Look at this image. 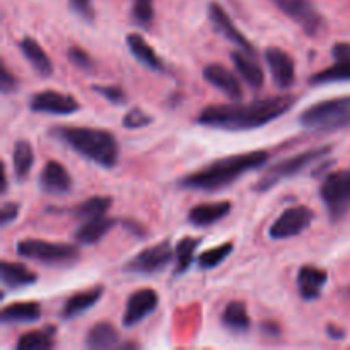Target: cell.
<instances>
[{"label": "cell", "mask_w": 350, "mask_h": 350, "mask_svg": "<svg viewBox=\"0 0 350 350\" xmlns=\"http://www.w3.org/2000/svg\"><path fill=\"white\" fill-rule=\"evenodd\" d=\"M296 103V94H280L255 99L246 105H212L198 113L197 123L228 132H248L272 123Z\"/></svg>", "instance_id": "6da1fadb"}, {"label": "cell", "mask_w": 350, "mask_h": 350, "mask_svg": "<svg viewBox=\"0 0 350 350\" xmlns=\"http://www.w3.org/2000/svg\"><path fill=\"white\" fill-rule=\"evenodd\" d=\"M270 159L269 150H250V152L234 154V156L221 157L200 170L188 173L187 176L180 178L178 185L185 190L198 191H217L224 190L229 185L238 181L250 171L265 166Z\"/></svg>", "instance_id": "7a4b0ae2"}, {"label": "cell", "mask_w": 350, "mask_h": 350, "mask_svg": "<svg viewBox=\"0 0 350 350\" xmlns=\"http://www.w3.org/2000/svg\"><path fill=\"white\" fill-rule=\"evenodd\" d=\"M48 133L79 156L85 157L105 170H111L118 164L120 144L109 130L94 129V126L57 125L51 126Z\"/></svg>", "instance_id": "3957f363"}, {"label": "cell", "mask_w": 350, "mask_h": 350, "mask_svg": "<svg viewBox=\"0 0 350 350\" xmlns=\"http://www.w3.org/2000/svg\"><path fill=\"white\" fill-rule=\"evenodd\" d=\"M299 125L310 132L332 133L350 126V96L325 99L308 106L299 115Z\"/></svg>", "instance_id": "277c9868"}, {"label": "cell", "mask_w": 350, "mask_h": 350, "mask_svg": "<svg viewBox=\"0 0 350 350\" xmlns=\"http://www.w3.org/2000/svg\"><path fill=\"white\" fill-rule=\"evenodd\" d=\"M332 150H334L332 146H320L314 147V149L303 150V152L296 154V156H291L287 157V159L280 161V163L273 164L272 167H269V170L263 173V176H260V180L256 181L253 190L260 191V193L272 190V188L275 187L277 183H280V181L296 176L301 171L308 170L311 164L318 163V161H323Z\"/></svg>", "instance_id": "5b68a950"}, {"label": "cell", "mask_w": 350, "mask_h": 350, "mask_svg": "<svg viewBox=\"0 0 350 350\" xmlns=\"http://www.w3.org/2000/svg\"><path fill=\"white\" fill-rule=\"evenodd\" d=\"M17 255L33 262L51 267L74 265L81 258V252L70 243H51L44 239H21L16 245Z\"/></svg>", "instance_id": "8992f818"}, {"label": "cell", "mask_w": 350, "mask_h": 350, "mask_svg": "<svg viewBox=\"0 0 350 350\" xmlns=\"http://www.w3.org/2000/svg\"><path fill=\"white\" fill-rule=\"evenodd\" d=\"M320 198L330 221H342L350 211V170L328 173L320 187Z\"/></svg>", "instance_id": "52a82bcc"}, {"label": "cell", "mask_w": 350, "mask_h": 350, "mask_svg": "<svg viewBox=\"0 0 350 350\" xmlns=\"http://www.w3.org/2000/svg\"><path fill=\"white\" fill-rule=\"evenodd\" d=\"M273 5L297 24L308 36L318 38L327 29V21L313 0H272Z\"/></svg>", "instance_id": "ba28073f"}, {"label": "cell", "mask_w": 350, "mask_h": 350, "mask_svg": "<svg viewBox=\"0 0 350 350\" xmlns=\"http://www.w3.org/2000/svg\"><path fill=\"white\" fill-rule=\"evenodd\" d=\"M174 252L170 239H163L157 245L147 246L142 252L137 253L133 258L123 265V270L130 273H139V275H152L166 269L173 260Z\"/></svg>", "instance_id": "9c48e42d"}, {"label": "cell", "mask_w": 350, "mask_h": 350, "mask_svg": "<svg viewBox=\"0 0 350 350\" xmlns=\"http://www.w3.org/2000/svg\"><path fill=\"white\" fill-rule=\"evenodd\" d=\"M314 219V212L306 205H294L286 208L269 229V236L275 241L299 236L306 231Z\"/></svg>", "instance_id": "30bf717a"}, {"label": "cell", "mask_w": 350, "mask_h": 350, "mask_svg": "<svg viewBox=\"0 0 350 350\" xmlns=\"http://www.w3.org/2000/svg\"><path fill=\"white\" fill-rule=\"evenodd\" d=\"M29 109L34 113H44V115H74L81 109V103L70 94H64V92L46 91L34 92L29 98Z\"/></svg>", "instance_id": "8fae6325"}, {"label": "cell", "mask_w": 350, "mask_h": 350, "mask_svg": "<svg viewBox=\"0 0 350 350\" xmlns=\"http://www.w3.org/2000/svg\"><path fill=\"white\" fill-rule=\"evenodd\" d=\"M208 21H211L212 27H214L221 36H224L226 40L231 41L232 44H236L239 50L246 51V53L250 55H255L256 57L255 44L238 29L234 21L231 19V16L226 12V9L219 2L208 3Z\"/></svg>", "instance_id": "7c38bea8"}, {"label": "cell", "mask_w": 350, "mask_h": 350, "mask_svg": "<svg viewBox=\"0 0 350 350\" xmlns=\"http://www.w3.org/2000/svg\"><path fill=\"white\" fill-rule=\"evenodd\" d=\"M157 304H159V294L154 289L144 287V289L133 291L126 299L125 311H123L122 317L123 325L126 328L135 327L156 311Z\"/></svg>", "instance_id": "4fadbf2b"}, {"label": "cell", "mask_w": 350, "mask_h": 350, "mask_svg": "<svg viewBox=\"0 0 350 350\" xmlns=\"http://www.w3.org/2000/svg\"><path fill=\"white\" fill-rule=\"evenodd\" d=\"M265 62L270 68L273 82L279 89L293 88L296 81V65H294L293 57L282 48L270 46L265 51Z\"/></svg>", "instance_id": "5bb4252c"}, {"label": "cell", "mask_w": 350, "mask_h": 350, "mask_svg": "<svg viewBox=\"0 0 350 350\" xmlns=\"http://www.w3.org/2000/svg\"><path fill=\"white\" fill-rule=\"evenodd\" d=\"M40 187L46 195L60 197V195H67L72 190L74 180H72L70 173H68V170L64 164L51 159L44 164L43 171H41Z\"/></svg>", "instance_id": "9a60e30c"}, {"label": "cell", "mask_w": 350, "mask_h": 350, "mask_svg": "<svg viewBox=\"0 0 350 350\" xmlns=\"http://www.w3.org/2000/svg\"><path fill=\"white\" fill-rule=\"evenodd\" d=\"M205 81L211 85H214L215 89L224 92L228 98L231 99H241L243 98V85L239 82V79L236 77L234 72L229 70L228 67L221 64H208L205 65L204 70H202Z\"/></svg>", "instance_id": "2e32d148"}, {"label": "cell", "mask_w": 350, "mask_h": 350, "mask_svg": "<svg viewBox=\"0 0 350 350\" xmlns=\"http://www.w3.org/2000/svg\"><path fill=\"white\" fill-rule=\"evenodd\" d=\"M297 293L301 299L317 301L320 299L323 287L328 282V272L314 265H303L297 270Z\"/></svg>", "instance_id": "e0dca14e"}, {"label": "cell", "mask_w": 350, "mask_h": 350, "mask_svg": "<svg viewBox=\"0 0 350 350\" xmlns=\"http://www.w3.org/2000/svg\"><path fill=\"white\" fill-rule=\"evenodd\" d=\"M103 293H105V287L94 286L72 294V296L65 301L64 306H62L60 317L64 318V320H74V318H79L81 314L88 313V311L101 299Z\"/></svg>", "instance_id": "ac0fdd59"}, {"label": "cell", "mask_w": 350, "mask_h": 350, "mask_svg": "<svg viewBox=\"0 0 350 350\" xmlns=\"http://www.w3.org/2000/svg\"><path fill=\"white\" fill-rule=\"evenodd\" d=\"M126 46H129L130 53L144 65V67L150 68L154 72H166V64H164L163 58L157 55V51L154 50L152 44L147 43L146 38L139 33H129L126 34Z\"/></svg>", "instance_id": "d6986e66"}, {"label": "cell", "mask_w": 350, "mask_h": 350, "mask_svg": "<svg viewBox=\"0 0 350 350\" xmlns=\"http://www.w3.org/2000/svg\"><path fill=\"white\" fill-rule=\"evenodd\" d=\"M232 204L228 200L211 202V204H198L188 211V222L197 228H208L215 222L228 217L231 212Z\"/></svg>", "instance_id": "ffe728a7"}, {"label": "cell", "mask_w": 350, "mask_h": 350, "mask_svg": "<svg viewBox=\"0 0 350 350\" xmlns=\"http://www.w3.org/2000/svg\"><path fill=\"white\" fill-rule=\"evenodd\" d=\"M116 219L106 217V215H98L91 217L74 232V239L79 245H96L101 241L109 231L116 226Z\"/></svg>", "instance_id": "44dd1931"}, {"label": "cell", "mask_w": 350, "mask_h": 350, "mask_svg": "<svg viewBox=\"0 0 350 350\" xmlns=\"http://www.w3.org/2000/svg\"><path fill=\"white\" fill-rule=\"evenodd\" d=\"M19 50L40 77L46 79L53 74V64H51L50 57L34 38L24 36L19 41Z\"/></svg>", "instance_id": "7402d4cb"}, {"label": "cell", "mask_w": 350, "mask_h": 350, "mask_svg": "<svg viewBox=\"0 0 350 350\" xmlns=\"http://www.w3.org/2000/svg\"><path fill=\"white\" fill-rule=\"evenodd\" d=\"M113 205V198L106 197V195H96V197H89L85 198L84 202L81 204L74 205L70 208H55L50 207L48 212H55V214H70L74 217L79 219H91V217H98V215H105L106 212L111 208Z\"/></svg>", "instance_id": "603a6c76"}, {"label": "cell", "mask_w": 350, "mask_h": 350, "mask_svg": "<svg viewBox=\"0 0 350 350\" xmlns=\"http://www.w3.org/2000/svg\"><path fill=\"white\" fill-rule=\"evenodd\" d=\"M232 65H234L236 72L243 77V81L250 85L252 89H260L265 82L263 77V70L255 60V55H250L243 50H234L231 53Z\"/></svg>", "instance_id": "cb8c5ba5"}, {"label": "cell", "mask_w": 350, "mask_h": 350, "mask_svg": "<svg viewBox=\"0 0 350 350\" xmlns=\"http://www.w3.org/2000/svg\"><path fill=\"white\" fill-rule=\"evenodd\" d=\"M41 318V306L36 301H19V303H10L2 308L0 320L2 323L26 325L34 323Z\"/></svg>", "instance_id": "d4e9b609"}, {"label": "cell", "mask_w": 350, "mask_h": 350, "mask_svg": "<svg viewBox=\"0 0 350 350\" xmlns=\"http://www.w3.org/2000/svg\"><path fill=\"white\" fill-rule=\"evenodd\" d=\"M0 277H2L3 286L9 289H23V287L33 286L38 280V273H34L23 263L9 262V260H3L0 263Z\"/></svg>", "instance_id": "484cf974"}, {"label": "cell", "mask_w": 350, "mask_h": 350, "mask_svg": "<svg viewBox=\"0 0 350 350\" xmlns=\"http://www.w3.org/2000/svg\"><path fill=\"white\" fill-rule=\"evenodd\" d=\"M221 323L232 334H246L252 328V318L246 304L243 301H231L226 304L221 314Z\"/></svg>", "instance_id": "4316f807"}, {"label": "cell", "mask_w": 350, "mask_h": 350, "mask_svg": "<svg viewBox=\"0 0 350 350\" xmlns=\"http://www.w3.org/2000/svg\"><path fill=\"white\" fill-rule=\"evenodd\" d=\"M120 342V334L109 321H99L94 327L89 328L85 335V347L88 349H113Z\"/></svg>", "instance_id": "83f0119b"}, {"label": "cell", "mask_w": 350, "mask_h": 350, "mask_svg": "<svg viewBox=\"0 0 350 350\" xmlns=\"http://www.w3.org/2000/svg\"><path fill=\"white\" fill-rule=\"evenodd\" d=\"M34 166V150L29 140H17L12 147V171L19 183L27 180Z\"/></svg>", "instance_id": "f1b7e54d"}, {"label": "cell", "mask_w": 350, "mask_h": 350, "mask_svg": "<svg viewBox=\"0 0 350 350\" xmlns=\"http://www.w3.org/2000/svg\"><path fill=\"white\" fill-rule=\"evenodd\" d=\"M55 334L57 328L48 325L44 328L31 330L27 334H23L19 340L16 342L17 350H48L55 345Z\"/></svg>", "instance_id": "f546056e"}, {"label": "cell", "mask_w": 350, "mask_h": 350, "mask_svg": "<svg viewBox=\"0 0 350 350\" xmlns=\"http://www.w3.org/2000/svg\"><path fill=\"white\" fill-rule=\"evenodd\" d=\"M310 85H325L334 82H350V58L335 62L330 67L320 72H314L310 77Z\"/></svg>", "instance_id": "4dcf8cb0"}, {"label": "cell", "mask_w": 350, "mask_h": 350, "mask_svg": "<svg viewBox=\"0 0 350 350\" xmlns=\"http://www.w3.org/2000/svg\"><path fill=\"white\" fill-rule=\"evenodd\" d=\"M200 243L202 238H193V236H185L176 243V248H174V256H176V270H174V273L176 275L190 269Z\"/></svg>", "instance_id": "1f68e13d"}, {"label": "cell", "mask_w": 350, "mask_h": 350, "mask_svg": "<svg viewBox=\"0 0 350 350\" xmlns=\"http://www.w3.org/2000/svg\"><path fill=\"white\" fill-rule=\"evenodd\" d=\"M232 250H234V245H232L231 241H226L222 243V245L214 246V248L205 250V252L198 256V267H200L202 270L215 269V267H219L222 262H226V260L229 258Z\"/></svg>", "instance_id": "d6a6232c"}, {"label": "cell", "mask_w": 350, "mask_h": 350, "mask_svg": "<svg viewBox=\"0 0 350 350\" xmlns=\"http://www.w3.org/2000/svg\"><path fill=\"white\" fill-rule=\"evenodd\" d=\"M156 17L154 0H133L132 2V19L137 26L149 29Z\"/></svg>", "instance_id": "836d02e7"}, {"label": "cell", "mask_w": 350, "mask_h": 350, "mask_svg": "<svg viewBox=\"0 0 350 350\" xmlns=\"http://www.w3.org/2000/svg\"><path fill=\"white\" fill-rule=\"evenodd\" d=\"M91 89L115 106H123L129 101V96H126V92L123 91V88H120V85L94 84Z\"/></svg>", "instance_id": "e575fe53"}, {"label": "cell", "mask_w": 350, "mask_h": 350, "mask_svg": "<svg viewBox=\"0 0 350 350\" xmlns=\"http://www.w3.org/2000/svg\"><path fill=\"white\" fill-rule=\"evenodd\" d=\"M152 116L147 115L142 108H132L123 115L122 125L129 130H137L144 129V126L150 125L152 123Z\"/></svg>", "instance_id": "d590c367"}, {"label": "cell", "mask_w": 350, "mask_h": 350, "mask_svg": "<svg viewBox=\"0 0 350 350\" xmlns=\"http://www.w3.org/2000/svg\"><path fill=\"white\" fill-rule=\"evenodd\" d=\"M67 58L70 60V64L74 67L81 68V70H92L94 68V60H92L91 55L81 46H70L67 50Z\"/></svg>", "instance_id": "8d00e7d4"}, {"label": "cell", "mask_w": 350, "mask_h": 350, "mask_svg": "<svg viewBox=\"0 0 350 350\" xmlns=\"http://www.w3.org/2000/svg\"><path fill=\"white\" fill-rule=\"evenodd\" d=\"M68 7H70L72 12L77 14L85 23H92L94 21L96 12L92 0H68Z\"/></svg>", "instance_id": "74e56055"}, {"label": "cell", "mask_w": 350, "mask_h": 350, "mask_svg": "<svg viewBox=\"0 0 350 350\" xmlns=\"http://www.w3.org/2000/svg\"><path fill=\"white\" fill-rule=\"evenodd\" d=\"M19 89V79L9 70L5 62H2V67H0V91L2 94H10V92H16Z\"/></svg>", "instance_id": "f35d334b"}, {"label": "cell", "mask_w": 350, "mask_h": 350, "mask_svg": "<svg viewBox=\"0 0 350 350\" xmlns=\"http://www.w3.org/2000/svg\"><path fill=\"white\" fill-rule=\"evenodd\" d=\"M21 205L17 202H3L2 208H0V226L7 228L10 222H14L19 215Z\"/></svg>", "instance_id": "ab89813d"}, {"label": "cell", "mask_w": 350, "mask_h": 350, "mask_svg": "<svg viewBox=\"0 0 350 350\" xmlns=\"http://www.w3.org/2000/svg\"><path fill=\"white\" fill-rule=\"evenodd\" d=\"M123 228L126 229L129 232H132L133 236H137V238H146L147 236V229L144 228L142 224H139L137 221H132V219H125V221H122Z\"/></svg>", "instance_id": "60d3db41"}, {"label": "cell", "mask_w": 350, "mask_h": 350, "mask_svg": "<svg viewBox=\"0 0 350 350\" xmlns=\"http://www.w3.org/2000/svg\"><path fill=\"white\" fill-rule=\"evenodd\" d=\"M332 57L335 62L347 60L350 58V43H335L332 46Z\"/></svg>", "instance_id": "b9f144b4"}, {"label": "cell", "mask_w": 350, "mask_h": 350, "mask_svg": "<svg viewBox=\"0 0 350 350\" xmlns=\"http://www.w3.org/2000/svg\"><path fill=\"white\" fill-rule=\"evenodd\" d=\"M262 334H265L267 337H280V334H282V328H280V325L277 323V321H263L262 323Z\"/></svg>", "instance_id": "7bdbcfd3"}, {"label": "cell", "mask_w": 350, "mask_h": 350, "mask_svg": "<svg viewBox=\"0 0 350 350\" xmlns=\"http://www.w3.org/2000/svg\"><path fill=\"white\" fill-rule=\"evenodd\" d=\"M327 335L332 338V340H344V338H345V330H344V328L337 327V325L330 323L327 327Z\"/></svg>", "instance_id": "ee69618b"}, {"label": "cell", "mask_w": 350, "mask_h": 350, "mask_svg": "<svg viewBox=\"0 0 350 350\" xmlns=\"http://www.w3.org/2000/svg\"><path fill=\"white\" fill-rule=\"evenodd\" d=\"M7 173H5V166H2V193H7Z\"/></svg>", "instance_id": "f6af8a7d"}, {"label": "cell", "mask_w": 350, "mask_h": 350, "mask_svg": "<svg viewBox=\"0 0 350 350\" xmlns=\"http://www.w3.org/2000/svg\"><path fill=\"white\" fill-rule=\"evenodd\" d=\"M120 349H139L140 345L139 344H135V342H129V344H122V345H118Z\"/></svg>", "instance_id": "bcb514c9"}]
</instances>
